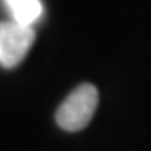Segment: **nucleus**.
I'll return each instance as SVG.
<instances>
[{"mask_svg": "<svg viewBox=\"0 0 151 151\" xmlns=\"http://www.w3.org/2000/svg\"><path fill=\"white\" fill-rule=\"evenodd\" d=\"M99 103V92L92 84L77 86L55 113V121L65 131L84 129L94 116Z\"/></svg>", "mask_w": 151, "mask_h": 151, "instance_id": "obj_1", "label": "nucleus"}, {"mask_svg": "<svg viewBox=\"0 0 151 151\" xmlns=\"http://www.w3.org/2000/svg\"><path fill=\"white\" fill-rule=\"evenodd\" d=\"M5 5L12 12L14 20L29 27H32L44 14L40 0H5Z\"/></svg>", "mask_w": 151, "mask_h": 151, "instance_id": "obj_3", "label": "nucleus"}, {"mask_svg": "<svg viewBox=\"0 0 151 151\" xmlns=\"http://www.w3.org/2000/svg\"><path fill=\"white\" fill-rule=\"evenodd\" d=\"M35 32L29 25H22L15 20L0 22V65L12 69L24 60L30 50Z\"/></svg>", "mask_w": 151, "mask_h": 151, "instance_id": "obj_2", "label": "nucleus"}]
</instances>
